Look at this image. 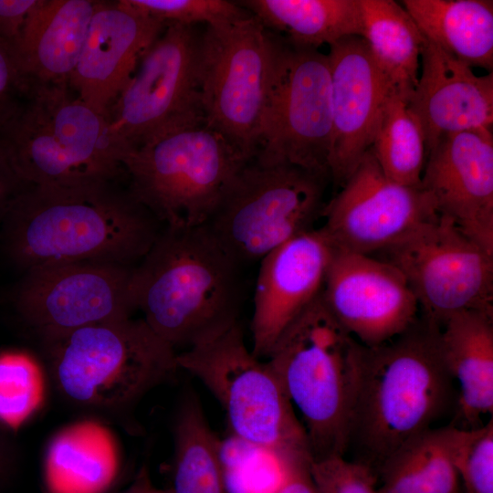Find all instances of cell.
<instances>
[{"label": "cell", "mask_w": 493, "mask_h": 493, "mask_svg": "<svg viewBox=\"0 0 493 493\" xmlns=\"http://www.w3.org/2000/svg\"><path fill=\"white\" fill-rule=\"evenodd\" d=\"M284 38V37H283ZM332 131L330 72L327 54L295 47L279 50L253 161L288 163L328 176Z\"/></svg>", "instance_id": "4fadbf2b"}, {"label": "cell", "mask_w": 493, "mask_h": 493, "mask_svg": "<svg viewBox=\"0 0 493 493\" xmlns=\"http://www.w3.org/2000/svg\"><path fill=\"white\" fill-rule=\"evenodd\" d=\"M134 269L106 261L31 269L23 273L14 291V305L39 340L131 318L137 310Z\"/></svg>", "instance_id": "5bb4252c"}, {"label": "cell", "mask_w": 493, "mask_h": 493, "mask_svg": "<svg viewBox=\"0 0 493 493\" xmlns=\"http://www.w3.org/2000/svg\"><path fill=\"white\" fill-rule=\"evenodd\" d=\"M408 106L422 127L427 156L444 135L492 128L493 72L478 76L425 38Z\"/></svg>", "instance_id": "44dd1931"}, {"label": "cell", "mask_w": 493, "mask_h": 493, "mask_svg": "<svg viewBox=\"0 0 493 493\" xmlns=\"http://www.w3.org/2000/svg\"><path fill=\"white\" fill-rule=\"evenodd\" d=\"M106 430L95 422H79L52 438L43 464L47 493H110L121 460Z\"/></svg>", "instance_id": "cb8c5ba5"}, {"label": "cell", "mask_w": 493, "mask_h": 493, "mask_svg": "<svg viewBox=\"0 0 493 493\" xmlns=\"http://www.w3.org/2000/svg\"><path fill=\"white\" fill-rule=\"evenodd\" d=\"M282 476L275 493H317L311 478L309 456L281 457Z\"/></svg>", "instance_id": "8d00e7d4"}, {"label": "cell", "mask_w": 493, "mask_h": 493, "mask_svg": "<svg viewBox=\"0 0 493 493\" xmlns=\"http://www.w3.org/2000/svg\"><path fill=\"white\" fill-rule=\"evenodd\" d=\"M309 471L317 493H379L375 473L344 456L311 460Z\"/></svg>", "instance_id": "836d02e7"}, {"label": "cell", "mask_w": 493, "mask_h": 493, "mask_svg": "<svg viewBox=\"0 0 493 493\" xmlns=\"http://www.w3.org/2000/svg\"><path fill=\"white\" fill-rule=\"evenodd\" d=\"M330 179L301 167L247 163L206 223L242 266L260 261L321 216Z\"/></svg>", "instance_id": "30bf717a"}, {"label": "cell", "mask_w": 493, "mask_h": 493, "mask_svg": "<svg viewBox=\"0 0 493 493\" xmlns=\"http://www.w3.org/2000/svg\"><path fill=\"white\" fill-rule=\"evenodd\" d=\"M237 3L266 28L295 47L319 49L362 37L360 0H242Z\"/></svg>", "instance_id": "484cf974"}, {"label": "cell", "mask_w": 493, "mask_h": 493, "mask_svg": "<svg viewBox=\"0 0 493 493\" xmlns=\"http://www.w3.org/2000/svg\"><path fill=\"white\" fill-rule=\"evenodd\" d=\"M404 277L422 317L441 328L465 310L493 313V255L437 216L379 252Z\"/></svg>", "instance_id": "7c38bea8"}, {"label": "cell", "mask_w": 493, "mask_h": 493, "mask_svg": "<svg viewBox=\"0 0 493 493\" xmlns=\"http://www.w3.org/2000/svg\"><path fill=\"white\" fill-rule=\"evenodd\" d=\"M39 341L62 398L119 421L179 371L176 351L142 318L98 323Z\"/></svg>", "instance_id": "277c9868"}, {"label": "cell", "mask_w": 493, "mask_h": 493, "mask_svg": "<svg viewBox=\"0 0 493 493\" xmlns=\"http://www.w3.org/2000/svg\"><path fill=\"white\" fill-rule=\"evenodd\" d=\"M439 345L458 384L457 418L467 429L478 427L481 415L493 413V313L465 310L450 316L440 328Z\"/></svg>", "instance_id": "603a6c76"}, {"label": "cell", "mask_w": 493, "mask_h": 493, "mask_svg": "<svg viewBox=\"0 0 493 493\" xmlns=\"http://www.w3.org/2000/svg\"><path fill=\"white\" fill-rule=\"evenodd\" d=\"M421 188L439 216L493 255L492 128L442 136L427 153Z\"/></svg>", "instance_id": "e0dca14e"}, {"label": "cell", "mask_w": 493, "mask_h": 493, "mask_svg": "<svg viewBox=\"0 0 493 493\" xmlns=\"http://www.w3.org/2000/svg\"><path fill=\"white\" fill-rule=\"evenodd\" d=\"M321 216L320 229L334 249L372 256L438 215L421 187L388 179L369 150Z\"/></svg>", "instance_id": "9a60e30c"}, {"label": "cell", "mask_w": 493, "mask_h": 493, "mask_svg": "<svg viewBox=\"0 0 493 493\" xmlns=\"http://www.w3.org/2000/svg\"><path fill=\"white\" fill-rule=\"evenodd\" d=\"M10 467V450L8 445L0 432V485L8 474Z\"/></svg>", "instance_id": "ab89813d"}, {"label": "cell", "mask_w": 493, "mask_h": 493, "mask_svg": "<svg viewBox=\"0 0 493 493\" xmlns=\"http://www.w3.org/2000/svg\"><path fill=\"white\" fill-rule=\"evenodd\" d=\"M321 296L339 322L365 347L392 340L418 318L419 306L404 277L372 256L334 249Z\"/></svg>", "instance_id": "2e32d148"}, {"label": "cell", "mask_w": 493, "mask_h": 493, "mask_svg": "<svg viewBox=\"0 0 493 493\" xmlns=\"http://www.w3.org/2000/svg\"><path fill=\"white\" fill-rule=\"evenodd\" d=\"M240 267L207 224L163 226L135 266L137 310L175 351L205 342L239 321Z\"/></svg>", "instance_id": "3957f363"}, {"label": "cell", "mask_w": 493, "mask_h": 493, "mask_svg": "<svg viewBox=\"0 0 493 493\" xmlns=\"http://www.w3.org/2000/svg\"><path fill=\"white\" fill-rule=\"evenodd\" d=\"M363 345L321 292L280 333L267 363L302 418L311 460L344 456Z\"/></svg>", "instance_id": "5b68a950"}, {"label": "cell", "mask_w": 493, "mask_h": 493, "mask_svg": "<svg viewBox=\"0 0 493 493\" xmlns=\"http://www.w3.org/2000/svg\"><path fill=\"white\" fill-rule=\"evenodd\" d=\"M164 28L127 0L99 1L69 87L108 117L141 58Z\"/></svg>", "instance_id": "ffe728a7"}, {"label": "cell", "mask_w": 493, "mask_h": 493, "mask_svg": "<svg viewBox=\"0 0 493 493\" xmlns=\"http://www.w3.org/2000/svg\"><path fill=\"white\" fill-rule=\"evenodd\" d=\"M99 1L38 0L15 50L29 89L69 86Z\"/></svg>", "instance_id": "7402d4cb"}, {"label": "cell", "mask_w": 493, "mask_h": 493, "mask_svg": "<svg viewBox=\"0 0 493 493\" xmlns=\"http://www.w3.org/2000/svg\"><path fill=\"white\" fill-rule=\"evenodd\" d=\"M439 331L421 316L392 340L363 346L344 456L376 476L399 447L432 428L454 402Z\"/></svg>", "instance_id": "7a4b0ae2"}, {"label": "cell", "mask_w": 493, "mask_h": 493, "mask_svg": "<svg viewBox=\"0 0 493 493\" xmlns=\"http://www.w3.org/2000/svg\"><path fill=\"white\" fill-rule=\"evenodd\" d=\"M128 3L165 27L173 25L196 26L232 23L251 16L237 1L228 0H127Z\"/></svg>", "instance_id": "1f68e13d"}, {"label": "cell", "mask_w": 493, "mask_h": 493, "mask_svg": "<svg viewBox=\"0 0 493 493\" xmlns=\"http://www.w3.org/2000/svg\"><path fill=\"white\" fill-rule=\"evenodd\" d=\"M201 34L196 26H168L141 58L108 116L124 156L167 128L205 121Z\"/></svg>", "instance_id": "8fae6325"}, {"label": "cell", "mask_w": 493, "mask_h": 493, "mask_svg": "<svg viewBox=\"0 0 493 493\" xmlns=\"http://www.w3.org/2000/svg\"><path fill=\"white\" fill-rule=\"evenodd\" d=\"M424 37L470 68L493 72V1L403 0Z\"/></svg>", "instance_id": "d4e9b609"}, {"label": "cell", "mask_w": 493, "mask_h": 493, "mask_svg": "<svg viewBox=\"0 0 493 493\" xmlns=\"http://www.w3.org/2000/svg\"><path fill=\"white\" fill-rule=\"evenodd\" d=\"M370 150L388 179L421 187L426 161L424 132L408 100L393 91L383 106Z\"/></svg>", "instance_id": "f546056e"}, {"label": "cell", "mask_w": 493, "mask_h": 493, "mask_svg": "<svg viewBox=\"0 0 493 493\" xmlns=\"http://www.w3.org/2000/svg\"><path fill=\"white\" fill-rule=\"evenodd\" d=\"M456 468L463 493H493V419L461 432Z\"/></svg>", "instance_id": "d6a6232c"}, {"label": "cell", "mask_w": 493, "mask_h": 493, "mask_svg": "<svg viewBox=\"0 0 493 493\" xmlns=\"http://www.w3.org/2000/svg\"><path fill=\"white\" fill-rule=\"evenodd\" d=\"M330 47L332 131L329 172L341 187L370 150L383 106L393 91L362 37Z\"/></svg>", "instance_id": "ac0fdd59"}, {"label": "cell", "mask_w": 493, "mask_h": 493, "mask_svg": "<svg viewBox=\"0 0 493 493\" xmlns=\"http://www.w3.org/2000/svg\"><path fill=\"white\" fill-rule=\"evenodd\" d=\"M334 248L322 231L301 233L260 260L251 320L252 351L267 357L285 328L321 292Z\"/></svg>", "instance_id": "d6986e66"}, {"label": "cell", "mask_w": 493, "mask_h": 493, "mask_svg": "<svg viewBox=\"0 0 493 493\" xmlns=\"http://www.w3.org/2000/svg\"><path fill=\"white\" fill-rule=\"evenodd\" d=\"M161 223L119 181L26 187L0 227L7 259L23 273L51 265L106 261L136 266Z\"/></svg>", "instance_id": "6da1fadb"}, {"label": "cell", "mask_w": 493, "mask_h": 493, "mask_svg": "<svg viewBox=\"0 0 493 493\" xmlns=\"http://www.w3.org/2000/svg\"><path fill=\"white\" fill-rule=\"evenodd\" d=\"M29 93L12 51L0 43V133L18 112Z\"/></svg>", "instance_id": "e575fe53"}, {"label": "cell", "mask_w": 493, "mask_h": 493, "mask_svg": "<svg viewBox=\"0 0 493 493\" xmlns=\"http://www.w3.org/2000/svg\"><path fill=\"white\" fill-rule=\"evenodd\" d=\"M0 143L20 177L35 185L120 181L124 152L108 117L69 86L31 88L0 133Z\"/></svg>", "instance_id": "8992f818"}, {"label": "cell", "mask_w": 493, "mask_h": 493, "mask_svg": "<svg viewBox=\"0 0 493 493\" xmlns=\"http://www.w3.org/2000/svg\"><path fill=\"white\" fill-rule=\"evenodd\" d=\"M247 162L204 121L163 130L122 164L131 194L163 226L206 224Z\"/></svg>", "instance_id": "52a82bcc"}, {"label": "cell", "mask_w": 493, "mask_h": 493, "mask_svg": "<svg viewBox=\"0 0 493 493\" xmlns=\"http://www.w3.org/2000/svg\"><path fill=\"white\" fill-rule=\"evenodd\" d=\"M284 38L252 15L201 34L199 91L205 124L255 159Z\"/></svg>", "instance_id": "9c48e42d"}, {"label": "cell", "mask_w": 493, "mask_h": 493, "mask_svg": "<svg viewBox=\"0 0 493 493\" xmlns=\"http://www.w3.org/2000/svg\"><path fill=\"white\" fill-rule=\"evenodd\" d=\"M29 185L16 173L0 143V227L15 199Z\"/></svg>", "instance_id": "74e56055"}, {"label": "cell", "mask_w": 493, "mask_h": 493, "mask_svg": "<svg viewBox=\"0 0 493 493\" xmlns=\"http://www.w3.org/2000/svg\"><path fill=\"white\" fill-rule=\"evenodd\" d=\"M362 37L392 90L409 100L418 81L425 37L393 0H360Z\"/></svg>", "instance_id": "83f0119b"}, {"label": "cell", "mask_w": 493, "mask_h": 493, "mask_svg": "<svg viewBox=\"0 0 493 493\" xmlns=\"http://www.w3.org/2000/svg\"><path fill=\"white\" fill-rule=\"evenodd\" d=\"M461 432L432 427L405 442L378 471L379 493H461L455 464Z\"/></svg>", "instance_id": "4316f807"}, {"label": "cell", "mask_w": 493, "mask_h": 493, "mask_svg": "<svg viewBox=\"0 0 493 493\" xmlns=\"http://www.w3.org/2000/svg\"><path fill=\"white\" fill-rule=\"evenodd\" d=\"M176 362L179 370L197 378L219 402L237 440L278 457L310 456L291 403L267 362L246 347L239 321L177 352Z\"/></svg>", "instance_id": "ba28073f"}, {"label": "cell", "mask_w": 493, "mask_h": 493, "mask_svg": "<svg viewBox=\"0 0 493 493\" xmlns=\"http://www.w3.org/2000/svg\"><path fill=\"white\" fill-rule=\"evenodd\" d=\"M119 493H170L168 488H158L145 467L137 473L132 482Z\"/></svg>", "instance_id": "f35d334b"}, {"label": "cell", "mask_w": 493, "mask_h": 493, "mask_svg": "<svg viewBox=\"0 0 493 493\" xmlns=\"http://www.w3.org/2000/svg\"><path fill=\"white\" fill-rule=\"evenodd\" d=\"M40 372L33 359L23 352L0 353V421L16 425L40 400Z\"/></svg>", "instance_id": "4dcf8cb0"}, {"label": "cell", "mask_w": 493, "mask_h": 493, "mask_svg": "<svg viewBox=\"0 0 493 493\" xmlns=\"http://www.w3.org/2000/svg\"><path fill=\"white\" fill-rule=\"evenodd\" d=\"M38 0H0V43L15 56L26 17Z\"/></svg>", "instance_id": "d590c367"}, {"label": "cell", "mask_w": 493, "mask_h": 493, "mask_svg": "<svg viewBox=\"0 0 493 493\" xmlns=\"http://www.w3.org/2000/svg\"><path fill=\"white\" fill-rule=\"evenodd\" d=\"M170 493H229L221 444L194 393L182 400L173 422Z\"/></svg>", "instance_id": "f1b7e54d"}]
</instances>
